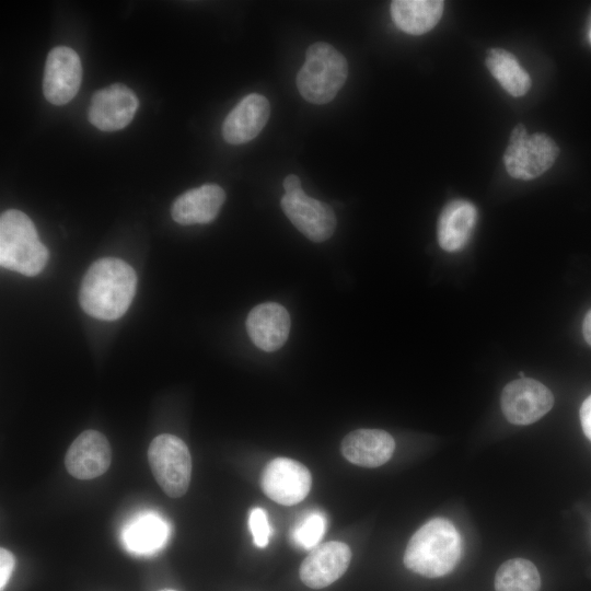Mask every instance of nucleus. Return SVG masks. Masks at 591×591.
Here are the masks:
<instances>
[{
    "mask_svg": "<svg viewBox=\"0 0 591 591\" xmlns=\"http://www.w3.org/2000/svg\"><path fill=\"white\" fill-rule=\"evenodd\" d=\"M290 315L279 303L265 302L254 306L246 318V331L253 344L271 352L280 349L288 339Z\"/></svg>",
    "mask_w": 591,
    "mask_h": 591,
    "instance_id": "obj_14",
    "label": "nucleus"
},
{
    "mask_svg": "<svg viewBox=\"0 0 591 591\" xmlns=\"http://www.w3.org/2000/svg\"><path fill=\"white\" fill-rule=\"evenodd\" d=\"M82 80L79 55L70 47L53 48L46 59L43 92L54 105L69 103L78 93Z\"/></svg>",
    "mask_w": 591,
    "mask_h": 591,
    "instance_id": "obj_9",
    "label": "nucleus"
},
{
    "mask_svg": "<svg viewBox=\"0 0 591 591\" xmlns=\"http://www.w3.org/2000/svg\"><path fill=\"white\" fill-rule=\"evenodd\" d=\"M541 577L528 559L513 558L505 561L495 577L496 591H538Z\"/></svg>",
    "mask_w": 591,
    "mask_h": 591,
    "instance_id": "obj_22",
    "label": "nucleus"
},
{
    "mask_svg": "<svg viewBox=\"0 0 591 591\" xmlns=\"http://www.w3.org/2000/svg\"><path fill=\"white\" fill-rule=\"evenodd\" d=\"M225 200L224 190L217 184H205L178 196L171 215L175 222L188 225L208 223L216 219Z\"/></svg>",
    "mask_w": 591,
    "mask_h": 591,
    "instance_id": "obj_17",
    "label": "nucleus"
},
{
    "mask_svg": "<svg viewBox=\"0 0 591 591\" xmlns=\"http://www.w3.org/2000/svg\"><path fill=\"white\" fill-rule=\"evenodd\" d=\"M280 206L291 223L309 240L324 242L336 229V217L331 206L309 197L304 192L285 195Z\"/></svg>",
    "mask_w": 591,
    "mask_h": 591,
    "instance_id": "obj_11",
    "label": "nucleus"
},
{
    "mask_svg": "<svg viewBox=\"0 0 591 591\" xmlns=\"http://www.w3.org/2000/svg\"><path fill=\"white\" fill-rule=\"evenodd\" d=\"M443 8L441 0H394L391 2V15L403 32L421 35L438 24Z\"/></svg>",
    "mask_w": 591,
    "mask_h": 591,
    "instance_id": "obj_20",
    "label": "nucleus"
},
{
    "mask_svg": "<svg viewBox=\"0 0 591 591\" xmlns=\"http://www.w3.org/2000/svg\"><path fill=\"white\" fill-rule=\"evenodd\" d=\"M248 528L253 536V542L257 547L264 548L269 543L271 535L270 524L267 513L263 508H253L248 515Z\"/></svg>",
    "mask_w": 591,
    "mask_h": 591,
    "instance_id": "obj_24",
    "label": "nucleus"
},
{
    "mask_svg": "<svg viewBox=\"0 0 591 591\" xmlns=\"http://www.w3.org/2000/svg\"><path fill=\"white\" fill-rule=\"evenodd\" d=\"M136 285L137 276L130 265L119 258H100L83 277L79 292L80 305L97 320H117L128 310Z\"/></svg>",
    "mask_w": 591,
    "mask_h": 591,
    "instance_id": "obj_1",
    "label": "nucleus"
},
{
    "mask_svg": "<svg viewBox=\"0 0 591 591\" xmlns=\"http://www.w3.org/2000/svg\"><path fill=\"white\" fill-rule=\"evenodd\" d=\"M580 422L586 437L591 441V395H589L580 407Z\"/></svg>",
    "mask_w": 591,
    "mask_h": 591,
    "instance_id": "obj_26",
    "label": "nucleus"
},
{
    "mask_svg": "<svg viewBox=\"0 0 591 591\" xmlns=\"http://www.w3.org/2000/svg\"><path fill=\"white\" fill-rule=\"evenodd\" d=\"M152 474L171 498L182 497L188 489L192 475V457L185 442L176 436H157L148 449Z\"/></svg>",
    "mask_w": 591,
    "mask_h": 591,
    "instance_id": "obj_5",
    "label": "nucleus"
},
{
    "mask_svg": "<svg viewBox=\"0 0 591 591\" xmlns=\"http://www.w3.org/2000/svg\"><path fill=\"white\" fill-rule=\"evenodd\" d=\"M350 559L351 551L347 544L338 541L323 543L301 563L300 579L309 588H325L345 573Z\"/></svg>",
    "mask_w": 591,
    "mask_h": 591,
    "instance_id": "obj_12",
    "label": "nucleus"
},
{
    "mask_svg": "<svg viewBox=\"0 0 591 591\" xmlns=\"http://www.w3.org/2000/svg\"><path fill=\"white\" fill-rule=\"evenodd\" d=\"M138 106L139 101L130 88L114 83L93 94L88 111L89 121L102 131H116L129 125Z\"/></svg>",
    "mask_w": 591,
    "mask_h": 591,
    "instance_id": "obj_10",
    "label": "nucleus"
},
{
    "mask_svg": "<svg viewBox=\"0 0 591 591\" xmlns=\"http://www.w3.org/2000/svg\"><path fill=\"white\" fill-rule=\"evenodd\" d=\"M48 250L40 242L32 220L9 209L0 217V264L25 276L39 274L47 264Z\"/></svg>",
    "mask_w": 591,
    "mask_h": 591,
    "instance_id": "obj_3",
    "label": "nucleus"
},
{
    "mask_svg": "<svg viewBox=\"0 0 591 591\" xmlns=\"http://www.w3.org/2000/svg\"><path fill=\"white\" fill-rule=\"evenodd\" d=\"M582 332L584 339L591 346V310L584 316Z\"/></svg>",
    "mask_w": 591,
    "mask_h": 591,
    "instance_id": "obj_28",
    "label": "nucleus"
},
{
    "mask_svg": "<svg viewBox=\"0 0 591 591\" xmlns=\"http://www.w3.org/2000/svg\"><path fill=\"white\" fill-rule=\"evenodd\" d=\"M15 558L7 548H0V590L3 591L14 568Z\"/></svg>",
    "mask_w": 591,
    "mask_h": 591,
    "instance_id": "obj_25",
    "label": "nucleus"
},
{
    "mask_svg": "<svg viewBox=\"0 0 591 591\" xmlns=\"http://www.w3.org/2000/svg\"><path fill=\"white\" fill-rule=\"evenodd\" d=\"M395 441L381 429H357L341 441L340 451L350 463L361 467H378L393 455Z\"/></svg>",
    "mask_w": 591,
    "mask_h": 591,
    "instance_id": "obj_16",
    "label": "nucleus"
},
{
    "mask_svg": "<svg viewBox=\"0 0 591 591\" xmlns=\"http://www.w3.org/2000/svg\"><path fill=\"white\" fill-rule=\"evenodd\" d=\"M462 556V538L454 524L444 518L426 522L410 537L404 553V565L428 578L451 572Z\"/></svg>",
    "mask_w": 591,
    "mask_h": 591,
    "instance_id": "obj_2",
    "label": "nucleus"
},
{
    "mask_svg": "<svg viewBox=\"0 0 591 591\" xmlns=\"http://www.w3.org/2000/svg\"><path fill=\"white\" fill-rule=\"evenodd\" d=\"M326 523V517L321 511L306 513L291 529L292 542L303 549L315 548L324 536Z\"/></svg>",
    "mask_w": 591,
    "mask_h": 591,
    "instance_id": "obj_23",
    "label": "nucleus"
},
{
    "mask_svg": "<svg viewBox=\"0 0 591 591\" xmlns=\"http://www.w3.org/2000/svg\"><path fill=\"white\" fill-rule=\"evenodd\" d=\"M111 460L112 452L106 437L96 430H85L69 447L65 465L73 477L92 479L108 470Z\"/></svg>",
    "mask_w": 591,
    "mask_h": 591,
    "instance_id": "obj_13",
    "label": "nucleus"
},
{
    "mask_svg": "<svg viewBox=\"0 0 591 591\" xmlns=\"http://www.w3.org/2000/svg\"><path fill=\"white\" fill-rule=\"evenodd\" d=\"M347 76L348 63L344 55L332 45L317 42L306 50L297 76V88L308 102L326 104L343 88Z\"/></svg>",
    "mask_w": 591,
    "mask_h": 591,
    "instance_id": "obj_4",
    "label": "nucleus"
},
{
    "mask_svg": "<svg viewBox=\"0 0 591 591\" xmlns=\"http://www.w3.org/2000/svg\"><path fill=\"white\" fill-rule=\"evenodd\" d=\"M161 591H176V590L165 589V590H161Z\"/></svg>",
    "mask_w": 591,
    "mask_h": 591,
    "instance_id": "obj_29",
    "label": "nucleus"
},
{
    "mask_svg": "<svg viewBox=\"0 0 591 591\" xmlns=\"http://www.w3.org/2000/svg\"><path fill=\"white\" fill-rule=\"evenodd\" d=\"M486 66L500 85L512 96H522L531 88V79L515 57L501 48H493L486 57Z\"/></svg>",
    "mask_w": 591,
    "mask_h": 591,
    "instance_id": "obj_21",
    "label": "nucleus"
},
{
    "mask_svg": "<svg viewBox=\"0 0 591 591\" xmlns=\"http://www.w3.org/2000/svg\"><path fill=\"white\" fill-rule=\"evenodd\" d=\"M312 477L300 462L288 457H276L263 470L260 486L264 494L282 506L301 502L310 493Z\"/></svg>",
    "mask_w": 591,
    "mask_h": 591,
    "instance_id": "obj_7",
    "label": "nucleus"
},
{
    "mask_svg": "<svg viewBox=\"0 0 591 591\" xmlns=\"http://www.w3.org/2000/svg\"><path fill=\"white\" fill-rule=\"evenodd\" d=\"M282 185H283V189L286 192L285 195H297V194H300V193L303 192L302 186H301V181L294 174L288 175L283 179Z\"/></svg>",
    "mask_w": 591,
    "mask_h": 591,
    "instance_id": "obj_27",
    "label": "nucleus"
},
{
    "mask_svg": "<svg viewBox=\"0 0 591 591\" xmlns=\"http://www.w3.org/2000/svg\"><path fill=\"white\" fill-rule=\"evenodd\" d=\"M558 154L559 148L549 136L540 132L529 136L519 124L510 135L503 162L510 176L529 181L545 173Z\"/></svg>",
    "mask_w": 591,
    "mask_h": 591,
    "instance_id": "obj_6",
    "label": "nucleus"
},
{
    "mask_svg": "<svg viewBox=\"0 0 591 591\" xmlns=\"http://www.w3.org/2000/svg\"><path fill=\"white\" fill-rule=\"evenodd\" d=\"M500 404L509 422L530 425L551 410L554 396L543 383L521 378L503 387Z\"/></svg>",
    "mask_w": 591,
    "mask_h": 591,
    "instance_id": "obj_8",
    "label": "nucleus"
},
{
    "mask_svg": "<svg viewBox=\"0 0 591 591\" xmlns=\"http://www.w3.org/2000/svg\"><path fill=\"white\" fill-rule=\"evenodd\" d=\"M169 535V524L162 517L154 512H142L125 525L121 538L129 552L151 554L166 543Z\"/></svg>",
    "mask_w": 591,
    "mask_h": 591,
    "instance_id": "obj_19",
    "label": "nucleus"
},
{
    "mask_svg": "<svg viewBox=\"0 0 591 591\" xmlns=\"http://www.w3.org/2000/svg\"><path fill=\"white\" fill-rule=\"evenodd\" d=\"M477 220L476 207L464 199L445 205L438 221V242L442 250L456 252L468 242Z\"/></svg>",
    "mask_w": 591,
    "mask_h": 591,
    "instance_id": "obj_18",
    "label": "nucleus"
},
{
    "mask_svg": "<svg viewBox=\"0 0 591 591\" xmlns=\"http://www.w3.org/2000/svg\"><path fill=\"white\" fill-rule=\"evenodd\" d=\"M269 118V102L258 93L244 96L228 114L222 124L227 142L241 144L254 139Z\"/></svg>",
    "mask_w": 591,
    "mask_h": 591,
    "instance_id": "obj_15",
    "label": "nucleus"
}]
</instances>
